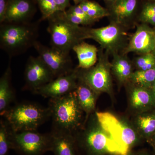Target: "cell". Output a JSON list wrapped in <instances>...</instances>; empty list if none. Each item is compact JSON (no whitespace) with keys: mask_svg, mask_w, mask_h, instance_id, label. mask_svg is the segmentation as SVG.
Instances as JSON below:
<instances>
[{"mask_svg":"<svg viewBox=\"0 0 155 155\" xmlns=\"http://www.w3.org/2000/svg\"><path fill=\"white\" fill-rule=\"evenodd\" d=\"M73 134L79 155H126L130 152L120 146L105 130L96 112Z\"/></svg>","mask_w":155,"mask_h":155,"instance_id":"obj_1","label":"cell"},{"mask_svg":"<svg viewBox=\"0 0 155 155\" xmlns=\"http://www.w3.org/2000/svg\"><path fill=\"white\" fill-rule=\"evenodd\" d=\"M52 130L75 133L83 126L86 115L78 101L75 91L63 96L50 99L48 107Z\"/></svg>","mask_w":155,"mask_h":155,"instance_id":"obj_2","label":"cell"},{"mask_svg":"<svg viewBox=\"0 0 155 155\" xmlns=\"http://www.w3.org/2000/svg\"><path fill=\"white\" fill-rule=\"evenodd\" d=\"M41 21L0 24V48L10 58L26 52L37 41Z\"/></svg>","mask_w":155,"mask_h":155,"instance_id":"obj_3","label":"cell"},{"mask_svg":"<svg viewBox=\"0 0 155 155\" xmlns=\"http://www.w3.org/2000/svg\"><path fill=\"white\" fill-rule=\"evenodd\" d=\"M47 20L51 45L57 49L69 53L76 45L89 39V28L71 23L65 17L64 11H57Z\"/></svg>","mask_w":155,"mask_h":155,"instance_id":"obj_4","label":"cell"},{"mask_svg":"<svg viewBox=\"0 0 155 155\" xmlns=\"http://www.w3.org/2000/svg\"><path fill=\"white\" fill-rule=\"evenodd\" d=\"M15 132L37 130L51 118L48 107L33 102H25L11 107L4 116Z\"/></svg>","mask_w":155,"mask_h":155,"instance_id":"obj_5","label":"cell"},{"mask_svg":"<svg viewBox=\"0 0 155 155\" xmlns=\"http://www.w3.org/2000/svg\"><path fill=\"white\" fill-rule=\"evenodd\" d=\"M99 121L115 141L127 152L144 141L130 121L108 112H96Z\"/></svg>","mask_w":155,"mask_h":155,"instance_id":"obj_6","label":"cell"},{"mask_svg":"<svg viewBox=\"0 0 155 155\" xmlns=\"http://www.w3.org/2000/svg\"><path fill=\"white\" fill-rule=\"evenodd\" d=\"M110 54L103 49H99L96 64L87 69L77 68L78 77L82 79L96 93L100 95L103 93L112 96L113 83Z\"/></svg>","mask_w":155,"mask_h":155,"instance_id":"obj_7","label":"cell"},{"mask_svg":"<svg viewBox=\"0 0 155 155\" xmlns=\"http://www.w3.org/2000/svg\"><path fill=\"white\" fill-rule=\"evenodd\" d=\"M128 29L114 22L98 28H89V39L97 42L100 48L110 55L122 52L127 46L129 37Z\"/></svg>","mask_w":155,"mask_h":155,"instance_id":"obj_8","label":"cell"},{"mask_svg":"<svg viewBox=\"0 0 155 155\" xmlns=\"http://www.w3.org/2000/svg\"><path fill=\"white\" fill-rule=\"evenodd\" d=\"M20 155H44L51 151L50 133L37 130L13 132V148Z\"/></svg>","mask_w":155,"mask_h":155,"instance_id":"obj_9","label":"cell"},{"mask_svg":"<svg viewBox=\"0 0 155 155\" xmlns=\"http://www.w3.org/2000/svg\"><path fill=\"white\" fill-rule=\"evenodd\" d=\"M33 48L55 78L67 75L74 71L75 69L73 68L69 53L45 45L38 41L35 43Z\"/></svg>","mask_w":155,"mask_h":155,"instance_id":"obj_10","label":"cell"},{"mask_svg":"<svg viewBox=\"0 0 155 155\" xmlns=\"http://www.w3.org/2000/svg\"><path fill=\"white\" fill-rule=\"evenodd\" d=\"M24 89L33 93L37 90L55 78L39 56H30L26 63L24 72Z\"/></svg>","mask_w":155,"mask_h":155,"instance_id":"obj_11","label":"cell"},{"mask_svg":"<svg viewBox=\"0 0 155 155\" xmlns=\"http://www.w3.org/2000/svg\"><path fill=\"white\" fill-rule=\"evenodd\" d=\"M155 48V30L149 25L140 23L130 35L127 46L122 54L134 53L139 55L152 53Z\"/></svg>","mask_w":155,"mask_h":155,"instance_id":"obj_12","label":"cell"},{"mask_svg":"<svg viewBox=\"0 0 155 155\" xmlns=\"http://www.w3.org/2000/svg\"><path fill=\"white\" fill-rule=\"evenodd\" d=\"M127 105L132 115L155 108V101L151 88L136 85L128 82L125 85Z\"/></svg>","mask_w":155,"mask_h":155,"instance_id":"obj_13","label":"cell"},{"mask_svg":"<svg viewBox=\"0 0 155 155\" xmlns=\"http://www.w3.org/2000/svg\"><path fill=\"white\" fill-rule=\"evenodd\" d=\"M142 0H116L109 9L110 22L129 29L137 21Z\"/></svg>","mask_w":155,"mask_h":155,"instance_id":"obj_14","label":"cell"},{"mask_svg":"<svg viewBox=\"0 0 155 155\" xmlns=\"http://www.w3.org/2000/svg\"><path fill=\"white\" fill-rule=\"evenodd\" d=\"M78 80L77 69L75 68L71 73L56 78L37 90L34 94L49 99L59 97L75 91Z\"/></svg>","mask_w":155,"mask_h":155,"instance_id":"obj_15","label":"cell"},{"mask_svg":"<svg viewBox=\"0 0 155 155\" xmlns=\"http://www.w3.org/2000/svg\"><path fill=\"white\" fill-rule=\"evenodd\" d=\"M37 5L35 0H8L5 22H31L37 12Z\"/></svg>","mask_w":155,"mask_h":155,"instance_id":"obj_16","label":"cell"},{"mask_svg":"<svg viewBox=\"0 0 155 155\" xmlns=\"http://www.w3.org/2000/svg\"><path fill=\"white\" fill-rule=\"evenodd\" d=\"M51 150L54 155H79L72 134L52 130Z\"/></svg>","mask_w":155,"mask_h":155,"instance_id":"obj_17","label":"cell"},{"mask_svg":"<svg viewBox=\"0 0 155 155\" xmlns=\"http://www.w3.org/2000/svg\"><path fill=\"white\" fill-rule=\"evenodd\" d=\"M111 62L112 75L115 77L120 86L128 83L130 76L134 72L133 62L127 55L122 53H115L112 55Z\"/></svg>","mask_w":155,"mask_h":155,"instance_id":"obj_18","label":"cell"},{"mask_svg":"<svg viewBox=\"0 0 155 155\" xmlns=\"http://www.w3.org/2000/svg\"><path fill=\"white\" fill-rule=\"evenodd\" d=\"M142 139L146 141L155 134V108L133 115L130 120Z\"/></svg>","mask_w":155,"mask_h":155,"instance_id":"obj_19","label":"cell"},{"mask_svg":"<svg viewBox=\"0 0 155 155\" xmlns=\"http://www.w3.org/2000/svg\"><path fill=\"white\" fill-rule=\"evenodd\" d=\"M75 91L78 101L86 115L87 119L91 114L95 113L97 101L99 95L78 77Z\"/></svg>","mask_w":155,"mask_h":155,"instance_id":"obj_20","label":"cell"},{"mask_svg":"<svg viewBox=\"0 0 155 155\" xmlns=\"http://www.w3.org/2000/svg\"><path fill=\"white\" fill-rule=\"evenodd\" d=\"M11 62L10 60L8 67L0 78V115L3 117L11 108L15 97L11 84Z\"/></svg>","mask_w":155,"mask_h":155,"instance_id":"obj_21","label":"cell"},{"mask_svg":"<svg viewBox=\"0 0 155 155\" xmlns=\"http://www.w3.org/2000/svg\"><path fill=\"white\" fill-rule=\"evenodd\" d=\"M72 50L77 55L78 64L76 67L78 69H89L96 64L99 49L94 45L81 41L75 46Z\"/></svg>","mask_w":155,"mask_h":155,"instance_id":"obj_22","label":"cell"},{"mask_svg":"<svg viewBox=\"0 0 155 155\" xmlns=\"http://www.w3.org/2000/svg\"><path fill=\"white\" fill-rule=\"evenodd\" d=\"M64 14L68 21L80 26L87 27L97 22L89 17L78 5L70 6L64 11Z\"/></svg>","mask_w":155,"mask_h":155,"instance_id":"obj_23","label":"cell"},{"mask_svg":"<svg viewBox=\"0 0 155 155\" xmlns=\"http://www.w3.org/2000/svg\"><path fill=\"white\" fill-rule=\"evenodd\" d=\"M13 130L5 119L0 121V155H8L13 148Z\"/></svg>","mask_w":155,"mask_h":155,"instance_id":"obj_24","label":"cell"},{"mask_svg":"<svg viewBox=\"0 0 155 155\" xmlns=\"http://www.w3.org/2000/svg\"><path fill=\"white\" fill-rule=\"evenodd\" d=\"M137 21L155 28V1L142 0Z\"/></svg>","mask_w":155,"mask_h":155,"instance_id":"obj_25","label":"cell"},{"mask_svg":"<svg viewBox=\"0 0 155 155\" xmlns=\"http://www.w3.org/2000/svg\"><path fill=\"white\" fill-rule=\"evenodd\" d=\"M89 17L98 21L99 19L108 17L110 12L107 8H104L94 1H87L78 5Z\"/></svg>","mask_w":155,"mask_h":155,"instance_id":"obj_26","label":"cell"},{"mask_svg":"<svg viewBox=\"0 0 155 155\" xmlns=\"http://www.w3.org/2000/svg\"><path fill=\"white\" fill-rule=\"evenodd\" d=\"M155 81V68L144 70H134L129 82L147 88H151Z\"/></svg>","mask_w":155,"mask_h":155,"instance_id":"obj_27","label":"cell"},{"mask_svg":"<svg viewBox=\"0 0 155 155\" xmlns=\"http://www.w3.org/2000/svg\"><path fill=\"white\" fill-rule=\"evenodd\" d=\"M132 62L135 70H149L155 68V56L152 52L140 55Z\"/></svg>","mask_w":155,"mask_h":155,"instance_id":"obj_28","label":"cell"},{"mask_svg":"<svg viewBox=\"0 0 155 155\" xmlns=\"http://www.w3.org/2000/svg\"><path fill=\"white\" fill-rule=\"evenodd\" d=\"M41 13L40 21L48 20L51 16L58 11L54 0H35Z\"/></svg>","mask_w":155,"mask_h":155,"instance_id":"obj_29","label":"cell"},{"mask_svg":"<svg viewBox=\"0 0 155 155\" xmlns=\"http://www.w3.org/2000/svg\"><path fill=\"white\" fill-rule=\"evenodd\" d=\"M8 0H0V24L5 20V15Z\"/></svg>","mask_w":155,"mask_h":155,"instance_id":"obj_30","label":"cell"},{"mask_svg":"<svg viewBox=\"0 0 155 155\" xmlns=\"http://www.w3.org/2000/svg\"><path fill=\"white\" fill-rule=\"evenodd\" d=\"M58 11H65L71 6L70 0H54Z\"/></svg>","mask_w":155,"mask_h":155,"instance_id":"obj_31","label":"cell"},{"mask_svg":"<svg viewBox=\"0 0 155 155\" xmlns=\"http://www.w3.org/2000/svg\"><path fill=\"white\" fill-rule=\"evenodd\" d=\"M146 141L152 147L153 150L155 153V134L147 140Z\"/></svg>","mask_w":155,"mask_h":155,"instance_id":"obj_32","label":"cell"},{"mask_svg":"<svg viewBox=\"0 0 155 155\" xmlns=\"http://www.w3.org/2000/svg\"><path fill=\"white\" fill-rule=\"evenodd\" d=\"M107 8L109 10L110 8L113 5L114 3L116 2V0H103Z\"/></svg>","mask_w":155,"mask_h":155,"instance_id":"obj_33","label":"cell"},{"mask_svg":"<svg viewBox=\"0 0 155 155\" xmlns=\"http://www.w3.org/2000/svg\"><path fill=\"white\" fill-rule=\"evenodd\" d=\"M134 155H154L151 153L150 152L147 150H142L140 151L137 153H134Z\"/></svg>","mask_w":155,"mask_h":155,"instance_id":"obj_34","label":"cell"},{"mask_svg":"<svg viewBox=\"0 0 155 155\" xmlns=\"http://www.w3.org/2000/svg\"><path fill=\"white\" fill-rule=\"evenodd\" d=\"M72 1L74 2L75 5H78L81 3L86 2V1H89V0H72Z\"/></svg>","mask_w":155,"mask_h":155,"instance_id":"obj_35","label":"cell"},{"mask_svg":"<svg viewBox=\"0 0 155 155\" xmlns=\"http://www.w3.org/2000/svg\"><path fill=\"white\" fill-rule=\"evenodd\" d=\"M152 91L153 92V94L154 98L155 101V81L153 84L152 86L151 87Z\"/></svg>","mask_w":155,"mask_h":155,"instance_id":"obj_36","label":"cell"},{"mask_svg":"<svg viewBox=\"0 0 155 155\" xmlns=\"http://www.w3.org/2000/svg\"><path fill=\"white\" fill-rule=\"evenodd\" d=\"M134 153L132 152V151L130 152L129 153H128V154L126 155H134Z\"/></svg>","mask_w":155,"mask_h":155,"instance_id":"obj_37","label":"cell"},{"mask_svg":"<svg viewBox=\"0 0 155 155\" xmlns=\"http://www.w3.org/2000/svg\"><path fill=\"white\" fill-rule=\"evenodd\" d=\"M152 53L155 56V49L154 50V51L152 52Z\"/></svg>","mask_w":155,"mask_h":155,"instance_id":"obj_38","label":"cell"},{"mask_svg":"<svg viewBox=\"0 0 155 155\" xmlns=\"http://www.w3.org/2000/svg\"><path fill=\"white\" fill-rule=\"evenodd\" d=\"M154 28V29H155V28Z\"/></svg>","mask_w":155,"mask_h":155,"instance_id":"obj_39","label":"cell"},{"mask_svg":"<svg viewBox=\"0 0 155 155\" xmlns=\"http://www.w3.org/2000/svg\"></svg>","mask_w":155,"mask_h":155,"instance_id":"obj_40","label":"cell"}]
</instances>
